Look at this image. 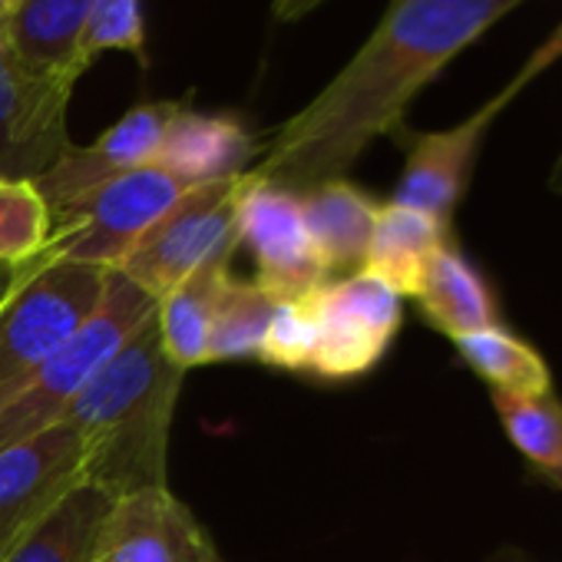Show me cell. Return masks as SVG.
<instances>
[{
  "label": "cell",
  "mask_w": 562,
  "mask_h": 562,
  "mask_svg": "<svg viewBox=\"0 0 562 562\" xmlns=\"http://www.w3.org/2000/svg\"><path fill=\"white\" fill-rule=\"evenodd\" d=\"M18 274H21V271H18ZM8 292H11V289H4V292H0V299H4V295H8Z\"/></svg>",
  "instance_id": "obj_33"
},
{
  "label": "cell",
  "mask_w": 562,
  "mask_h": 562,
  "mask_svg": "<svg viewBox=\"0 0 562 562\" xmlns=\"http://www.w3.org/2000/svg\"><path fill=\"white\" fill-rule=\"evenodd\" d=\"M77 80L41 70L0 37V179L34 182L74 143L67 110Z\"/></svg>",
  "instance_id": "obj_9"
},
{
  "label": "cell",
  "mask_w": 562,
  "mask_h": 562,
  "mask_svg": "<svg viewBox=\"0 0 562 562\" xmlns=\"http://www.w3.org/2000/svg\"><path fill=\"white\" fill-rule=\"evenodd\" d=\"M186 371L169 361L156 315L87 381L60 424L87 447V483L110 496L166 486V450L172 411Z\"/></svg>",
  "instance_id": "obj_2"
},
{
  "label": "cell",
  "mask_w": 562,
  "mask_h": 562,
  "mask_svg": "<svg viewBox=\"0 0 562 562\" xmlns=\"http://www.w3.org/2000/svg\"><path fill=\"white\" fill-rule=\"evenodd\" d=\"M146 0H97L93 21L77 50V70L87 74L103 54H133L146 64Z\"/></svg>",
  "instance_id": "obj_25"
},
{
  "label": "cell",
  "mask_w": 562,
  "mask_h": 562,
  "mask_svg": "<svg viewBox=\"0 0 562 562\" xmlns=\"http://www.w3.org/2000/svg\"><path fill=\"white\" fill-rule=\"evenodd\" d=\"M549 189L552 192H562V149H559V156H555V162H552V169H549Z\"/></svg>",
  "instance_id": "obj_29"
},
{
  "label": "cell",
  "mask_w": 562,
  "mask_h": 562,
  "mask_svg": "<svg viewBox=\"0 0 562 562\" xmlns=\"http://www.w3.org/2000/svg\"><path fill=\"white\" fill-rule=\"evenodd\" d=\"M8 18H11V14H8V8L0 4V37H4V41H8Z\"/></svg>",
  "instance_id": "obj_30"
},
{
  "label": "cell",
  "mask_w": 562,
  "mask_h": 562,
  "mask_svg": "<svg viewBox=\"0 0 562 562\" xmlns=\"http://www.w3.org/2000/svg\"><path fill=\"white\" fill-rule=\"evenodd\" d=\"M245 172L182 192L120 261L136 289L156 305L199 265L238 251V195Z\"/></svg>",
  "instance_id": "obj_6"
},
{
  "label": "cell",
  "mask_w": 562,
  "mask_h": 562,
  "mask_svg": "<svg viewBox=\"0 0 562 562\" xmlns=\"http://www.w3.org/2000/svg\"><path fill=\"white\" fill-rule=\"evenodd\" d=\"M559 60H562V24H555L552 34L522 60V67L483 106H476L457 126L434 130V133H411L407 126L397 130L394 139L404 143L407 159H404V172L397 179L391 202L420 209L450 225V218L470 186V176H473V166H476L486 133L513 106V100L522 97Z\"/></svg>",
  "instance_id": "obj_5"
},
{
  "label": "cell",
  "mask_w": 562,
  "mask_h": 562,
  "mask_svg": "<svg viewBox=\"0 0 562 562\" xmlns=\"http://www.w3.org/2000/svg\"><path fill=\"white\" fill-rule=\"evenodd\" d=\"M258 156V139L235 113H199L186 103L169 123L153 166L166 169L192 189L241 176Z\"/></svg>",
  "instance_id": "obj_14"
},
{
  "label": "cell",
  "mask_w": 562,
  "mask_h": 562,
  "mask_svg": "<svg viewBox=\"0 0 562 562\" xmlns=\"http://www.w3.org/2000/svg\"><path fill=\"white\" fill-rule=\"evenodd\" d=\"M274 312H278V302L271 295H265L255 281L232 274L225 285V295L218 302V312L212 318L205 364L258 358Z\"/></svg>",
  "instance_id": "obj_22"
},
{
  "label": "cell",
  "mask_w": 562,
  "mask_h": 562,
  "mask_svg": "<svg viewBox=\"0 0 562 562\" xmlns=\"http://www.w3.org/2000/svg\"><path fill=\"white\" fill-rule=\"evenodd\" d=\"M235 255H218L205 265H199L186 281L156 305V322L162 331V348L172 364H179L186 374L192 368L205 364V348H209V331L212 318L218 312V302L225 295Z\"/></svg>",
  "instance_id": "obj_19"
},
{
  "label": "cell",
  "mask_w": 562,
  "mask_h": 562,
  "mask_svg": "<svg viewBox=\"0 0 562 562\" xmlns=\"http://www.w3.org/2000/svg\"><path fill=\"white\" fill-rule=\"evenodd\" d=\"M87 440L67 424L0 450V555L87 483Z\"/></svg>",
  "instance_id": "obj_11"
},
{
  "label": "cell",
  "mask_w": 562,
  "mask_h": 562,
  "mask_svg": "<svg viewBox=\"0 0 562 562\" xmlns=\"http://www.w3.org/2000/svg\"><path fill=\"white\" fill-rule=\"evenodd\" d=\"M182 106H186V100L139 103L123 120H116L97 143L70 146L44 176L34 179V189L47 202L50 215L64 212L87 192H93L133 169L153 166L156 149Z\"/></svg>",
  "instance_id": "obj_12"
},
{
  "label": "cell",
  "mask_w": 562,
  "mask_h": 562,
  "mask_svg": "<svg viewBox=\"0 0 562 562\" xmlns=\"http://www.w3.org/2000/svg\"><path fill=\"white\" fill-rule=\"evenodd\" d=\"M106 281V268L47 258L44 251L21 265L11 292L0 299V411L97 312Z\"/></svg>",
  "instance_id": "obj_3"
},
{
  "label": "cell",
  "mask_w": 562,
  "mask_h": 562,
  "mask_svg": "<svg viewBox=\"0 0 562 562\" xmlns=\"http://www.w3.org/2000/svg\"><path fill=\"white\" fill-rule=\"evenodd\" d=\"M0 4H4V8H8V14H11V11H14V8L21 4V0H0Z\"/></svg>",
  "instance_id": "obj_31"
},
{
  "label": "cell",
  "mask_w": 562,
  "mask_h": 562,
  "mask_svg": "<svg viewBox=\"0 0 562 562\" xmlns=\"http://www.w3.org/2000/svg\"><path fill=\"white\" fill-rule=\"evenodd\" d=\"M238 245L255 258V285L281 302H299L328 285L331 271L318 255L295 189L261 182L245 172L238 195Z\"/></svg>",
  "instance_id": "obj_10"
},
{
  "label": "cell",
  "mask_w": 562,
  "mask_h": 562,
  "mask_svg": "<svg viewBox=\"0 0 562 562\" xmlns=\"http://www.w3.org/2000/svg\"><path fill=\"white\" fill-rule=\"evenodd\" d=\"M50 238V209L34 182L0 179V261L24 265Z\"/></svg>",
  "instance_id": "obj_24"
},
{
  "label": "cell",
  "mask_w": 562,
  "mask_h": 562,
  "mask_svg": "<svg viewBox=\"0 0 562 562\" xmlns=\"http://www.w3.org/2000/svg\"><path fill=\"white\" fill-rule=\"evenodd\" d=\"M182 192H189V186L159 166L133 169L50 215V238L44 255L116 271L143 232Z\"/></svg>",
  "instance_id": "obj_7"
},
{
  "label": "cell",
  "mask_w": 562,
  "mask_h": 562,
  "mask_svg": "<svg viewBox=\"0 0 562 562\" xmlns=\"http://www.w3.org/2000/svg\"><path fill=\"white\" fill-rule=\"evenodd\" d=\"M493 407L513 447L546 480L562 473V404L552 394L519 397L493 391Z\"/></svg>",
  "instance_id": "obj_23"
},
{
  "label": "cell",
  "mask_w": 562,
  "mask_h": 562,
  "mask_svg": "<svg viewBox=\"0 0 562 562\" xmlns=\"http://www.w3.org/2000/svg\"><path fill=\"white\" fill-rule=\"evenodd\" d=\"M414 299L424 318L453 341L496 325V302L486 278L453 245H443L430 258Z\"/></svg>",
  "instance_id": "obj_17"
},
{
  "label": "cell",
  "mask_w": 562,
  "mask_h": 562,
  "mask_svg": "<svg viewBox=\"0 0 562 562\" xmlns=\"http://www.w3.org/2000/svg\"><path fill=\"white\" fill-rule=\"evenodd\" d=\"M113 503L116 496L97 483H80L0 555V562H93Z\"/></svg>",
  "instance_id": "obj_18"
},
{
  "label": "cell",
  "mask_w": 562,
  "mask_h": 562,
  "mask_svg": "<svg viewBox=\"0 0 562 562\" xmlns=\"http://www.w3.org/2000/svg\"><path fill=\"white\" fill-rule=\"evenodd\" d=\"M299 195L308 235L328 271H361L381 205L364 189L348 182V176L318 182Z\"/></svg>",
  "instance_id": "obj_16"
},
{
  "label": "cell",
  "mask_w": 562,
  "mask_h": 562,
  "mask_svg": "<svg viewBox=\"0 0 562 562\" xmlns=\"http://www.w3.org/2000/svg\"><path fill=\"white\" fill-rule=\"evenodd\" d=\"M93 562H218L212 539L169 486L120 496Z\"/></svg>",
  "instance_id": "obj_13"
},
{
  "label": "cell",
  "mask_w": 562,
  "mask_h": 562,
  "mask_svg": "<svg viewBox=\"0 0 562 562\" xmlns=\"http://www.w3.org/2000/svg\"><path fill=\"white\" fill-rule=\"evenodd\" d=\"M519 4L526 0H387L358 54L274 130L248 172L295 192L345 179L374 139L407 126L411 103L463 50Z\"/></svg>",
  "instance_id": "obj_1"
},
{
  "label": "cell",
  "mask_w": 562,
  "mask_h": 562,
  "mask_svg": "<svg viewBox=\"0 0 562 562\" xmlns=\"http://www.w3.org/2000/svg\"><path fill=\"white\" fill-rule=\"evenodd\" d=\"M443 245H450L447 222H440L420 209L387 202L378 209L374 235H371L361 271L384 281L394 295L414 299L430 258Z\"/></svg>",
  "instance_id": "obj_15"
},
{
  "label": "cell",
  "mask_w": 562,
  "mask_h": 562,
  "mask_svg": "<svg viewBox=\"0 0 562 562\" xmlns=\"http://www.w3.org/2000/svg\"><path fill=\"white\" fill-rule=\"evenodd\" d=\"M460 358L493 387L503 394H519V397H542L552 394V374L549 364L529 348L522 338L503 331L499 325L457 338L453 341Z\"/></svg>",
  "instance_id": "obj_21"
},
{
  "label": "cell",
  "mask_w": 562,
  "mask_h": 562,
  "mask_svg": "<svg viewBox=\"0 0 562 562\" xmlns=\"http://www.w3.org/2000/svg\"><path fill=\"white\" fill-rule=\"evenodd\" d=\"M305 302L315 322V348L305 374L322 381H351L378 368L404 322L401 295L368 271L328 281L305 295Z\"/></svg>",
  "instance_id": "obj_8"
},
{
  "label": "cell",
  "mask_w": 562,
  "mask_h": 562,
  "mask_svg": "<svg viewBox=\"0 0 562 562\" xmlns=\"http://www.w3.org/2000/svg\"><path fill=\"white\" fill-rule=\"evenodd\" d=\"M322 0H274V18L278 21H299L312 8H318Z\"/></svg>",
  "instance_id": "obj_27"
},
{
  "label": "cell",
  "mask_w": 562,
  "mask_h": 562,
  "mask_svg": "<svg viewBox=\"0 0 562 562\" xmlns=\"http://www.w3.org/2000/svg\"><path fill=\"white\" fill-rule=\"evenodd\" d=\"M312 348H315V322L308 302L305 299L281 302L261 341L258 361L278 371H308Z\"/></svg>",
  "instance_id": "obj_26"
},
{
  "label": "cell",
  "mask_w": 562,
  "mask_h": 562,
  "mask_svg": "<svg viewBox=\"0 0 562 562\" xmlns=\"http://www.w3.org/2000/svg\"><path fill=\"white\" fill-rule=\"evenodd\" d=\"M93 11L97 0H21L8 18V44L34 67L80 80L77 50Z\"/></svg>",
  "instance_id": "obj_20"
},
{
  "label": "cell",
  "mask_w": 562,
  "mask_h": 562,
  "mask_svg": "<svg viewBox=\"0 0 562 562\" xmlns=\"http://www.w3.org/2000/svg\"><path fill=\"white\" fill-rule=\"evenodd\" d=\"M18 271H21V265H8V261H0V292L14 285Z\"/></svg>",
  "instance_id": "obj_28"
},
{
  "label": "cell",
  "mask_w": 562,
  "mask_h": 562,
  "mask_svg": "<svg viewBox=\"0 0 562 562\" xmlns=\"http://www.w3.org/2000/svg\"><path fill=\"white\" fill-rule=\"evenodd\" d=\"M549 483H552V486H559V490H562V473H555V476H549Z\"/></svg>",
  "instance_id": "obj_32"
},
{
  "label": "cell",
  "mask_w": 562,
  "mask_h": 562,
  "mask_svg": "<svg viewBox=\"0 0 562 562\" xmlns=\"http://www.w3.org/2000/svg\"><path fill=\"white\" fill-rule=\"evenodd\" d=\"M156 315V302L120 271H110L103 302L41 368V374L0 411V450H8L54 424L87 381Z\"/></svg>",
  "instance_id": "obj_4"
}]
</instances>
